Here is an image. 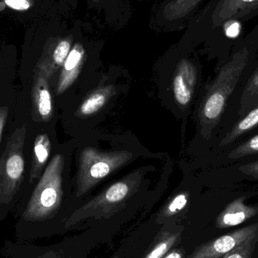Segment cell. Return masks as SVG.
I'll list each match as a JSON object with an SVG mask.
<instances>
[{
    "instance_id": "cell-18",
    "label": "cell",
    "mask_w": 258,
    "mask_h": 258,
    "mask_svg": "<svg viewBox=\"0 0 258 258\" xmlns=\"http://www.w3.org/2000/svg\"><path fill=\"white\" fill-rule=\"evenodd\" d=\"M180 233L165 231L161 233L145 258H162L168 252L171 247L177 242Z\"/></svg>"
},
{
    "instance_id": "cell-16",
    "label": "cell",
    "mask_w": 258,
    "mask_h": 258,
    "mask_svg": "<svg viewBox=\"0 0 258 258\" xmlns=\"http://www.w3.org/2000/svg\"><path fill=\"white\" fill-rule=\"evenodd\" d=\"M111 87L98 89L88 97L79 108L80 116H90L101 110L111 95Z\"/></svg>"
},
{
    "instance_id": "cell-12",
    "label": "cell",
    "mask_w": 258,
    "mask_h": 258,
    "mask_svg": "<svg viewBox=\"0 0 258 258\" xmlns=\"http://www.w3.org/2000/svg\"><path fill=\"white\" fill-rule=\"evenodd\" d=\"M244 200L245 197H239L230 203L218 215L216 220V227L218 229L239 225L257 215V208L246 206Z\"/></svg>"
},
{
    "instance_id": "cell-20",
    "label": "cell",
    "mask_w": 258,
    "mask_h": 258,
    "mask_svg": "<svg viewBox=\"0 0 258 258\" xmlns=\"http://www.w3.org/2000/svg\"><path fill=\"white\" fill-rule=\"evenodd\" d=\"M257 238L258 234L252 236L219 258H251L257 244Z\"/></svg>"
},
{
    "instance_id": "cell-25",
    "label": "cell",
    "mask_w": 258,
    "mask_h": 258,
    "mask_svg": "<svg viewBox=\"0 0 258 258\" xmlns=\"http://www.w3.org/2000/svg\"><path fill=\"white\" fill-rule=\"evenodd\" d=\"M87 1L89 6L99 9L104 6L105 0H87Z\"/></svg>"
},
{
    "instance_id": "cell-22",
    "label": "cell",
    "mask_w": 258,
    "mask_h": 258,
    "mask_svg": "<svg viewBox=\"0 0 258 258\" xmlns=\"http://www.w3.org/2000/svg\"><path fill=\"white\" fill-rule=\"evenodd\" d=\"M226 34L229 37H236L240 33L241 26L237 21H230L225 23Z\"/></svg>"
},
{
    "instance_id": "cell-24",
    "label": "cell",
    "mask_w": 258,
    "mask_h": 258,
    "mask_svg": "<svg viewBox=\"0 0 258 258\" xmlns=\"http://www.w3.org/2000/svg\"><path fill=\"white\" fill-rule=\"evenodd\" d=\"M8 114H9V108L7 107H0V143H1L2 137L7 122Z\"/></svg>"
},
{
    "instance_id": "cell-23",
    "label": "cell",
    "mask_w": 258,
    "mask_h": 258,
    "mask_svg": "<svg viewBox=\"0 0 258 258\" xmlns=\"http://www.w3.org/2000/svg\"><path fill=\"white\" fill-rule=\"evenodd\" d=\"M239 170L244 174H247L250 177L258 178V160L251 163L247 164L240 167Z\"/></svg>"
},
{
    "instance_id": "cell-4",
    "label": "cell",
    "mask_w": 258,
    "mask_h": 258,
    "mask_svg": "<svg viewBox=\"0 0 258 258\" xmlns=\"http://www.w3.org/2000/svg\"><path fill=\"white\" fill-rule=\"evenodd\" d=\"M131 156V153L126 151L103 153L94 148L84 149L80 155L77 196L86 194L112 171L125 164Z\"/></svg>"
},
{
    "instance_id": "cell-15",
    "label": "cell",
    "mask_w": 258,
    "mask_h": 258,
    "mask_svg": "<svg viewBox=\"0 0 258 258\" xmlns=\"http://www.w3.org/2000/svg\"><path fill=\"white\" fill-rule=\"evenodd\" d=\"M242 119L235 124L231 130L226 135L225 138L222 140L220 146L224 147L225 145L231 144L232 142L237 139L241 135L248 132L251 129L258 125V100L252 108L242 116Z\"/></svg>"
},
{
    "instance_id": "cell-27",
    "label": "cell",
    "mask_w": 258,
    "mask_h": 258,
    "mask_svg": "<svg viewBox=\"0 0 258 258\" xmlns=\"http://www.w3.org/2000/svg\"><path fill=\"white\" fill-rule=\"evenodd\" d=\"M113 258H119V257H117V256H116V257H113Z\"/></svg>"
},
{
    "instance_id": "cell-8",
    "label": "cell",
    "mask_w": 258,
    "mask_h": 258,
    "mask_svg": "<svg viewBox=\"0 0 258 258\" xmlns=\"http://www.w3.org/2000/svg\"><path fill=\"white\" fill-rule=\"evenodd\" d=\"M82 30L79 27L75 42L65 60L61 69L57 86V95H61L68 90L75 82L81 71L87 56V50L81 39Z\"/></svg>"
},
{
    "instance_id": "cell-10",
    "label": "cell",
    "mask_w": 258,
    "mask_h": 258,
    "mask_svg": "<svg viewBox=\"0 0 258 258\" xmlns=\"http://www.w3.org/2000/svg\"><path fill=\"white\" fill-rule=\"evenodd\" d=\"M197 79V68L192 63L186 59L180 60L173 80L174 98L180 105L186 106L190 102Z\"/></svg>"
},
{
    "instance_id": "cell-11",
    "label": "cell",
    "mask_w": 258,
    "mask_h": 258,
    "mask_svg": "<svg viewBox=\"0 0 258 258\" xmlns=\"http://www.w3.org/2000/svg\"><path fill=\"white\" fill-rule=\"evenodd\" d=\"M258 7V0H221L212 14L214 27L243 17Z\"/></svg>"
},
{
    "instance_id": "cell-5",
    "label": "cell",
    "mask_w": 258,
    "mask_h": 258,
    "mask_svg": "<svg viewBox=\"0 0 258 258\" xmlns=\"http://www.w3.org/2000/svg\"><path fill=\"white\" fill-rule=\"evenodd\" d=\"M63 0H0V16L26 27L41 21L60 19Z\"/></svg>"
},
{
    "instance_id": "cell-14",
    "label": "cell",
    "mask_w": 258,
    "mask_h": 258,
    "mask_svg": "<svg viewBox=\"0 0 258 258\" xmlns=\"http://www.w3.org/2000/svg\"><path fill=\"white\" fill-rule=\"evenodd\" d=\"M51 149V142L46 134H41L35 138L30 169L31 181L39 178L42 171H45Z\"/></svg>"
},
{
    "instance_id": "cell-7",
    "label": "cell",
    "mask_w": 258,
    "mask_h": 258,
    "mask_svg": "<svg viewBox=\"0 0 258 258\" xmlns=\"http://www.w3.org/2000/svg\"><path fill=\"white\" fill-rule=\"evenodd\" d=\"M258 234V224L235 230L196 248L187 258H219Z\"/></svg>"
},
{
    "instance_id": "cell-26",
    "label": "cell",
    "mask_w": 258,
    "mask_h": 258,
    "mask_svg": "<svg viewBox=\"0 0 258 258\" xmlns=\"http://www.w3.org/2000/svg\"><path fill=\"white\" fill-rule=\"evenodd\" d=\"M164 258H183V252L180 250H174Z\"/></svg>"
},
{
    "instance_id": "cell-21",
    "label": "cell",
    "mask_w": 258,
    "mask_h": 258,
    "mask_svg": "<svg viewBox=\"0 0 258 258\" xmlns=\"http://www.w3.org/2000/svg\"><path fill=\"white\" fill-rule=\"evenodd\" d=\"M189 195L186 192H181L171 200V201L162 209L161 216L168 218L174 216L183 210L187 204Z\"/></svg>"
},
{
    "instance_id": "cell-3",
    "label": "cell",
    "mask_w": 258,
    "mask_h": 258,
    "mask_svg": "<svg viewBox=\"0 0 258 258\" xmlns=\"http://www.w3.org/2000/svg\"><path fill=\"white\" fill-rule=\"evenodd\" d=\"M26 132V125L15 129L0 159V205L12 201L24 180Z\"/></svg>"
},
{
    "instance_id": "cell-13",
    "label": "cell",
    "mask_w": 258,
    "mask_h": 258,
    "mask_svg": "<svg viewBox=\"0 0 258 258\" xmlns=\"http://www.w3.org/2000/svg\"><path fill=\"white\" fill-rule=\"evenodd\" d=\"M201 0H168L159 11L167 24H180L196 9Z\"/></svg>"
},
{
    "instance_id": "cell-1",
    "label": "cell",
    "mask_w": 258,
    "mask_h": 258,
    "mask_svg": "<svg viewBox=\"0 0 258 258\" xmlns=\"http://www.w3.org/2000/svg\"><path fill=\"white\" fill-rule=\"evenodd\" d=\"M248 49L242 48L221 68L202 104L200 119L203 125L212 128L218 123L248 64Z\"/></svg>"
},
{
    "instance_id": "cell-6",
    "label": "cell",
    "mask_w": 258,
    "mask_h": 258,
    "mask_svg": "<svg viewBox=\"0 0 258 258\" xmlns=\"http://www.w3.org/2000/svg\"><path fill=\"white\" fill-rule=\"evenodd\" d=\"M131 188L125 182H118L110 186L101 195L76 211L67 221L65 227H70L89 218H109L130 195Z\"/></svg>"
},
{
    "instance_id": "cell-17",
    "label": "cell",
    "mask_w": 258,
    "mask_h": 258,
    "mask_svg": "<svg viewBox=\"0 0 258 258\" xmlns=\"http://www.w3.org/2000/svg\"><path fill=\"white\" fill-rule=\"evenodd\" d=\"M258 100V68L252 74L244 89L241 96L240 110L241 117L245 116L255 104Z\"/></svg>"
},
{
    "instance_id": "cell-9",
    "label": "cell",
    "mask_w": 258,
    "mask_h": 258,
    "mask_svg": "<svg viewBox=\"0 0 258 258\" xmlns=\"http://www.w3.org/2000/svg\"><path fill=\"white\" fill-rule=\"evenodd\" d=\"M31 93L32 118L36 122H48L53 115L52 98L48 79L40 71H33Z\"/></svg>"
},
{
    "instance_id": "cell-2",
    "label": "cell",
    "mask_w": 258,
    "mask_h": 258,
    "mask_svg": "<svg viewBox=\"0 0 258 258\" xmlns=\"http://www.w3.org/2000/svg\"><path fill=\"white\" fill-rule=\"evenodd\" d=\"M64 159L60 154L52 158L45 168L24 212L28 221H42L52 216L60 206L62 196V173Z\"/></svg>"
},
{
    "instance_id": "cell-19",
    "label": "cell",
    "mask_w": 258,
    "mask_h": 258,
    "mask_svg": "<svg viewBox=\"0 0 258 258\" xmlns=\"http://www.w3.org/2000/svg\"><path fill=\"white\" fill-rule=\"evenodd\" d=\"M255 154H258V134L231 150L229 153L228 158L238 159Z\"/></svg>"
}]
</instances>
